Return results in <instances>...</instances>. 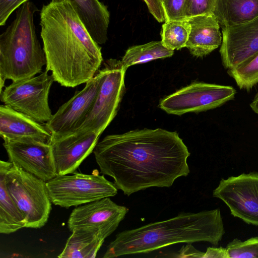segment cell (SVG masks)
I'll return each instance as SVG.
<instances>
[{
	"instance_id": "2",
	"label": "cell",
	"mask_w": 258,
	"mask_h": 258,
	"mask_svg": "<svg viewBox=\"0 0 258 258\" xmlns=\"http://www.w3.org/2000/svg\"><path fill=\"white\" fill-rule=\"evenodd\" d=\"M46 71L66 87L86 83L103 61L101 48L92 38L69 0L52 1L40 13Z\"/></svg>"
},
{
	"instance_id": "1",
	"label": "cell",
	"mask_w": 258,
	"mask_h": 258,
	"mask_svg": "<svg viewBox=\"0 0 258 258\" xmlns=\"http://www.w3.org/2000/svg\"><path fill=\"white\" fill-rule=\"evenodd\" d=\"M93 153L101 173L128 196L151 187H169L190 172L187 147L176 132L160 128L107 136Z\"/></svg>"
},
{
	"instance_id": "7",
	"label": "cell",
	"mask_w": 258,
	"mask_h": 258,
	"mask_svg": "<svg viewBox=\"0 0 258 258\" xmlns=\"http://www.w3.org/2000/svg\"><path fill=\"white\" fill-rule=\"evenodd\" d=\"M103 66V78L95 101L76 132L92 131L101 135L117 114L125 90L126 70L120 60L114 59L107 60Z\"/></svg>"
},
{
	"instance_id": "4",
	"label": "cell",
	"mask_w": 258,
	"mask_h": 258,
	"mask_svg": "<svg viewBox=\"0 0 258 258\" xmlns=\"http://www.w3.org/2000/svg\"><path fill=\"white\" fill-rule=\"evenodd\" d=\"M37 8L30 2L20 7L16 17L0 35V80L16 82L42 72L46 64L34 23Z\"/></svg>"
},
{
	"instance_id": "12",
	"label": "cell",
	"mask_w": 258,
	"mask_h": 258,
	"mask_svg": "<svg viewBox=\"0 0 258 258\" xmlns=\"http://www.w3.org/2000/svg\"><path fill=\"white\" fill-rule=\"evenodd\" d=\"M110 197L85 204L75 208L71 212L68 227L74 229L85 227L99 229L105 239L118 227L128 212V209L117 205Z\"/></svg>"
},
{
	"instance_id": "31",
	"label": "cell",
	"mask_w": 258,
	"mask_h": 258,
	"mask_svg": "<svg viewBox=\"0 0 258 258\" xmlns=\"http://www.w3.org/2000/svg\"><path fill=\"white\" fill-rule=\"evenodd\" d=\"M203 258H228V255L226 248L209 247Z\"/></svg>"
},
{
	"instance_id": "33",
	"label": "cell",
	"mask_w": 258,
	"mask_h": 258,
	"mask_svg": "<svg viewBox=\"0 0 258 258\" xmlns=\"http://www.w3.org/2000/svg\"><path fill=\"white\" fill-rule=\"evenodd\" d=\"M163 1V0H162V1Z\"/></svg>"
},
{
	"instance_id": "10",
	"label": "cell",
	"mask_w": 258,
	"mask_h": 258,
	"mask_svg": "<svg viewBox=\"0 0 258 258\" xmlns=\"http://www.w3.org/2000/svg\"><path fill=\"white\" fill-rule=\"evenodd\" d=\"M213 196L222 201L234 217L258 226V172L222 179Z\"/></svg>"
},
{
	"instance_id": "27",
	"label": "cell",
	"mask_w": 258,
	"mask_h": 258,
	"mask_svg": "<svg viewBox=\"0 0 258 258\" xmlns=\"http://www.w3.org/2000/svg\"><path fill=\"white\" fill-rule=\"evenodd\" d=\"M185 1L186 0H163L162 4L165 21L185 20Z\"/></svg>"
},
{
	"instance_id": "25",
	"label": "cell",
	"mask_w": 258,
	"mask_h": 258,
	"mask_svg": "<svg viewBox=\"0 0 258 258\" xmlns=\"http://www.w3.org/2000/svg\"><path fill=\"white\" fill-rule=\"evenodd\" d=\"M228 258H258V237L245 241L234 239L227 245Z\"/></svg>"
},
{
	"instance_id": "6",
	"label": "cell",
	"mask_w": 258,
	"mask_h": 258,
	"mask_svg": "<svg viewBox=\"0 0 258 258\" xmlns=\"http://www.w3.org/2000/svg\"><path fill=\"white\" fill-rule=\"evenodd\" d=\"M46 183L52 203L66 208L115 196L118 189L97 170L91 174H58Z\"/></svg>"
},
{
	"instance_id": "26",
	"label": "cell",
	"mask_w": 258,
	"mask_h": 258,
	"mask_svg": "<svg viewBox=\"0 0 258 258\" xmlns=\"http://www.w3.org/2000/svg\"><path fill=\"white\" fill-rule=\"evenodd\" d=\"M216 0H186L185 19L198 15L213 13Z\"/></svg>"
},
{
	"instance_id": "17",
	"label": "cell",
	"mask_w": 258,
	"mask_h": 258,
	"mask_svg": "<svg viewBox=\"0 0 258 258\" xmlns=\"http://www.w3.org/2000/svg\"><path fill=\"white\" fill-rule=\"evenodd\" d=\"M190 27L185 47L194 56L202 57L221 45L220 25L213 13L186 19Z\"/></svg>"
},
{
	"instance_id": "30",
	"label": "cell",
	"mask_w": 258,
	"mask_h": 258,
	"mask_svg": "<svg viewBox=\"0 0 258 258\" xmlns=\"http://www.w3.org/2000/svg\"><path fill=\"white\" fill-rule=\"evenodd\" d=\"M205 252L196 249L190 243L182 246L175 257H199L203 258Z\"/></svg>"
},
{
	"instance_id": "22",
	"label": "cell",
	"mask_w": 258,
	"mask_h": 258,
	"mask_svg": "<svg viewBox=\"0 0 258 258\" xmlns=\"http://www.w3.org/2000/svg\"><path fill=\"white\" fill-rule=\"evenodd\" d=\"M173 53L174 50L165 47L161 41H154L130 47L120 62L126 70L131 66L171 57Z\"/></svg>"
},
{
	"instance_id": "16",
	"label": "cell",
	"mask_w": 258,
	"mask_h": 258,
	"mask_svg": "<svg viewBox=\"0 0 258 258\" xmlns=\"http://www.w3.org/2000/svg\"><path fill=\"white\" fill-rule=\"evenodd\" d=\"M0 135L5 140L49 143L52 135L39 123L6 105L0 106Z\"/></svg>"
},
{
	"instance_id": "5",
	"label": "cell",
	"mask_w": 258,
	"mask_h": 258,
	"mask_svg": "<svg viewBox=\"0 0 258 258\" xmlns=\"http://www.w3.org/2000/svg\"><path fill=\"white\" fill-rule=\"evenodd\" d=\"M46 182L12 163L6 175V186L22 213L25 227L40 228L51 210Z\"/></svg>"
},
{
	"instance_id": "24",
	"label": "cell",
	"mask_w": 258,
	"mask_h": 258,
	"mask_svg": "<svg viewBox=\"0 0 258 258\" xmlns=\"http://www.w3.org/2000/svg\"><path fill=\"white\" fill-rule=\"evenodd\" d=\"M227 73L239 89L250 90L258 84V52Z\"/></svg>"
},
{
	"instance_id": "15",
	"label": "cell",
	"mask_w": 258,
	"mask_h": 258,
	"mask_svg": "<svg viewBox=\"0 0 258 258\" xmlns=\"http://www.w3.org/2000/svg\"><path fill=\"white\" fill-rule=\"evenodd\" d=\"M222 63L230 70L258 52V16L241 24L222 27Z\"/></svg>"
},
{
	"instance_id": "20",
	"label": "cell",
	"mask_w": 258,
	"mask_h": 258,
	"mask_svg": "<svg viewBox=\"0 0 258 258\" xmlns=\"http://www.w3.org/2000/svg\"><path fill=\"white\" fill-rule=\"evenodd\" d=\"M12 163L0 161V232L10 234L25 227L24 217L13 200L6 184V175Z\"/></svg>"
},
{
	"instance_id": "18",
	"label": "cell",
	"mask_w": 258,
	"mask_h": 258,
	"mask_svg": "<svg viewBox=\"0 0 258 258\" xmlns=\"http://www.w3.org/2000/svg\"><path fill=\"white\" fill-rule=\"evenodd\" d=\"M63 0H52L59 2ZM93 40L103 44L107 40L110 13L107 8L99 0H69Z\"/></svg>"
},
{
	"instance_id": "19",
	"label": "cell",
	"mask_w": 258,
	"mask_h": 258,
	"mask_svg": "<svg viewBox=\"0 0 258 258\" xmlns=\"http://www.w3.org/2000/svg\"><path fill=\"white\" fill-rule=\"evenodd\" d=\"M68 239L60 258H94L104 241L98 229L92 227L74 229Z\"/></svg>"
},
{
	"instance_id": "13",
	"label": "cell",
	"mask_w": 258,
	"mask_h": 258,
	"mask_svg": "<svg viewBox=\"0 0 258 258\" xmlns=\"http://www.w3.org/2000/svg\"><path fill=\"white\" fill-rule=\"evenodd\" d=\"M9 161L47 182L57 174L49 143L5 140L3 143Z\"/></svg>"
},
{
	"instance_id": "32",
	"label": "cell",
	"mask_w": 258,
	"mask_h": 258,
	"mask_svg": "<svg viewBox=\"0 0 258 258\" xmlns=\"http://www.w3.org/2000/svg\"><path fill=\"white\" fill-rule=\"evenodd\" d=\"M250 107L255 113L258 114V93H256L252 101L250 103Z\"/></svg>"
},
{
	"instance_id": "29",
	"label": "cell",
	"mask_w": 258,
	"mask_h": 258,
	"mask_svg": "<svg viewBox=\"0 0 258 258\" xmlns=\"http://www.w3.org/2000/svg\"><path fill=\"white\" fill-rule=\"evenodd\" d=\"M149 12L159 22L165 21V16L163 7L162 0H144Z\"/></svg>"
},
{
	"instance_id": "21",
	"label": "cell",
	"mask_w": 258,
	"mask_h": 258,
	"mask_svg": "<svg viewBox=\"0 0 258 258\" xmlns=\"http://www.w3.org/2000/svg\"><path fill=\"white\" fill-rule=\"evenodd\" d=\"M213 13L221 27L241 24L258 16V0H216Z\"/></svg>"
},
{
	"instance_id": "8",
	"label": "cell",
	"mask_w": 258,
	"mask_h": 258,
	"mask_svg": "<svg viewBox=\"0 0 258 258\" xmlns=\"http://www.w3.org/2000/svg\"><path fill=\"white\" fill-rule=\"evenodd\" d=\"M54 81L45 70L37 76L12 82L0 93L1 100L34 120L45 123L52 116L48 97Z\"/></svg>"
},
{
	"instance_id": "28",
	"label": "cell",
	"mask_w": 258,
	"mask_h": 258,
	"mask_svg": "<svg viewBox=\"0 0 258 258\" xmlns=\"http://www.w3.org/2000/svg\"><path fill=\"white\" fill-rule=\"evenodd\" d=\"M29 1L0 0V25H4L11 14Z\"/></svg>"
},
{
	"instance_id": "14",
	"label": "cell",
	"mask_w": 258,
	"mask_h": 258,
	"mask_svg": "<svg viewBox=\"0 0 258 258\" xmlns=\"http://www.w3.org/2000/svg\"><path fill=\"white\" fill-rule=\"evenodd\" d=\"M100 135L95 132H76L52 136L50 146L57 174L74 173L93 151Z\"/></svg>"
},
{
	"instance_id": "9",
	"label": "cell",
	"mask_w": 258,
	"mask_h": 258,
	"mask_svg": "<svg viewBox=\"0 0 258 258\" xmlns=\"http://www.w3.org/2000/svg\"><path fill=\"white\" fill-rule=\"evenodd\" d=\"M236 93L232 86L195 82L164 98L159 106L169 114L178 115L205 111L233 99Z\"/></svg>"
},
{
	"instance_id": "3",
	"label": "cell",
	"mask_w": 258,
	"mask_h": 258,
	"mask_svg": "<svg viewBox=\"0 0 258 258\" xmlns=\"http://www.w3.org/2000/svg\"><path fill=\"white\" fill-rule=\"evenodd\" d=\"M225 233L219 208L198 213L181 212L168 220L117 233L103 257L148 253L178 243L207 242L217 245Z\"/></svg>"
},
{
	"instance_id": "23",
	"label": "cell",
	"mask_w": 258,
	"mask_h": 258,
	"mask_svg": "<svg viewBox=\"0 0 258 258\" xmlns=\"http://www.w3.org/2000/svg\"><path fill=\"white\" fill-rule=\"evenodd\" d=\"M190 27L186 19L166 20L162 25L161 42L166 48L174 50L186 46Z\"/></svg>"
},
{
	"instance_id": "11",
	"label": "cell",
	"mask_w": 258,
	"mask_h": 258,
	"mask_svg": "<svg viewBox=\"0 0 258 258\" xmlns=\"http://www.w3.org/2000/svg\"><path fill=\"white\" fill-rule=\"evenodd\" d=\"M103 75L102 69L99 70L82 90L76 91L45 123L52 136L65 135L79 129L92 109Z\"/></svg>"
}]
</instances>
